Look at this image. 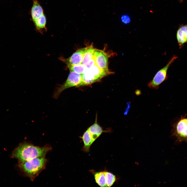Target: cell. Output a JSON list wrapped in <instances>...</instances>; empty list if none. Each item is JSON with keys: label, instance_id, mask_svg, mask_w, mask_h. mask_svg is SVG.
<instances>
[{"label": "cell", "instance_id": "52a82bcc", "mask_svg": "<svg viewBox=\"0 0 187 187\" xmlns=\"http://www.w3.org/2000/svg\"><path fill=\"white\" fill-rule=\"evenodd\" d=\"M92 172L96 183L101 187H110L116 180L115 176L106 170Z\"/></svg>", "mask_w": 187, "mask_h": 187}, {"label": "cell", "instance_id": "30bf717a", "mask_svg": "<svg viewBox=\"0 0 187 187\" xmlns=\"http://www.w3.org/2000/svg\"><path fill=\"white\" fill-rule=\"evenodd\" d=\"M176 38L179 48H181L187 42V25L179 28L177 32Z\"/></svg>", "mask_w": 187, "mask_h": 187}, {"label": "cell", "instance_id": "3957f363", "mask_svg": "<svg viewBox=\"0 0 187 187\" xmlns=\"http://www.w3.org/2000/svg\"><path fill=\"white\" fill-rule=\"evenodd\" d=\"M30 13L31 18L36 30L41 33L47 29L46 19L44 10L38 0H32Z\"/></svg>", "mask_w": 187, "mask_h": 187}, {"label": "cell", "instance_id": "6da1fadb", "mask_svg": "<svg viewBox=\"0 0 187 187\" xmlns=\"http://www.w3.org/2000/svg\"><path fill=\"white\" fill-rule=\"evenodd\" d=\"M51 149L50 146L48 145L39 147L24 142L19 144L13 151L11 156L12 158H16L18 163H21L36 157H45Z\"/></svg>", "mask_w": 187, "mask_h": 187}, {"label": "cell", "instance_id": "9a60e30c", "mask_svg": "<svg viewBox=\"0 0 187 187\" xmlns=\"http://www.w3.org/2000/svg\"><path fill=\"white\" fill-rule=\"evenodd\" d=\"M95 64L94 59L93 58L85 65L87 69L91 68L92 66Z\"/></svg>", "mask_w": 187, "mask_h": 187}, {"label": "cell", "instance_id": "5bb4252c", "mask_svg": "<svg viewBox=\"0 0 187 187\" xmlns=\"http://www.w3.org/2000/svg\"><path fill=\"white\" fill-rule=\"evenodd\" d=\"M121 19L122 22L125 24L129 23L131 21L130 17L127 15H122L121 16Z\"/></svg>", "mask_w": 187, "mask_h": 187}, {"label": "cell", "instance_id": "9c48e42d", "mask_svg": "<svg viewBox=\"0 0 187 187\" xmlns=\"http://www.w3.org/2000/svg\"><path fill=\"white\" fill-rule=\"evenodd\" d=\"M86 48L85 47L78 49L68 58L61 59L67 65H74L81 64Z\"/></svg>", "mask_w": 187, "mask_h": 187}, {"label": "cell", "instance_id": "5b68a950", "mask_svg": "<svg viewBox=\"0 0 187 187\" xmlns=\"http://www.w3.org/2000/svg\"><path fill=\"white\" fill-rule=\"evenodd\" d=\"M172 136H175L177 141L187 142V117H181L180 118L172 125Z\"/></svg>", "mask_w": 187, "mask_h": 187}, {"label": "cell", "instance_id": "277c9868", "mask_svg": "<svg viewBox=\"0 0 187 187\" xmlns=\"http://www.w3.org/2000/svg\"><path fill=\"white\" fill-rule=\"evenodd\" d=\"M82 75L70 72L67 79L65 82L61 85H58L56 88L52 97L57 99L61 93L65 90L74 86L78 87L81 82Z\"/></svg>", "mask_w": 187, "mask_h": 187}, {"label": "cell", "instance_id": "8992f818", "mask_svg": "<svg viewBox=\"0 0 187 187\" xmlns=\"http://www.w3.org/2000/svg\"><path fill=\"white\" fill-rule=\"evenodd\" d=\"M177 57L175 55L173 56L165 66L157 71L152 79L148 83V86L149 88L153 89H158L159 85L167 79L168 68Z\"/></svg>", "mask_w": 187, "mask_h": 187}, {"label": "cell", "instance_id": "4fadbf2b", "mask_svg": "<svg viewBox=\"0 0 187 187\" xmlns=\"http://www.w3.org/2000/svg\"><path fill=\"white\" fill-rule=\"evenodd\" d=\"M70 72H72L76 73L82 74L87 70L85 66L83 64L71 65H67Z\"/></svg>", "mask_w": 187, "mask_h": 187}, {"label": "cell", "instance_id": "7a4b0ae2", "mask_svg": "<svg viewBox=\"0 0 187 187\" xmlns=\"http://www.w3.org/2000/svg\"><path fill=\"white\" fill-rule=\"evenodd\" d=\"M48 161L45 157H39L18 163V166L25 176L33 181L45 168Z\"/></svg>", "mask_w": 187, "mask_h": 187}, {"label": "cell", "instance_id": "7c38bea8", "mask_svg": "<svg viewBox=\"0 0 187 187\" xmlns=\"http://www.w3.org/2000/svg\"><path fill=\"white\" fill-rule=\"evenodd\" d=\"M94 123L89 127L88 129L89 132L98 138L103 132L102 128L98 124L97 121V115Z\"/></svg>", "mask_w": 187, "mask_h": 187}, {"label": "cell", "instance_id": "ba28073f", "mask_svg": "<svg viewBox=\"0 0 187 187\" xmlns=\"http://www.w3.org/2000/svg\"><path fill=\"white\" fill-rule=\"evenodd\" d=\"M109 56L110 55L104 50L96 49L94 55L95 64L102 69L110 71L108 69V59Z\"/></svg>", "mask_w": 187, "mask_h": 187}, {"label": "cell", "instance_id": "8fae6325", "mask_svg": "<svg viewBox=\"0 0 187 187\" xmlns=\"http://www.w3.org/2000/svg\"><path fill=\"white\" fill-rule=\"evenodd\" d=\"M96 49L94 47L92 44L86 47L82 64L85 65L93 58Z\"/></svg>", "mask_w": 187, "mask_h": 187}]
</instances>
